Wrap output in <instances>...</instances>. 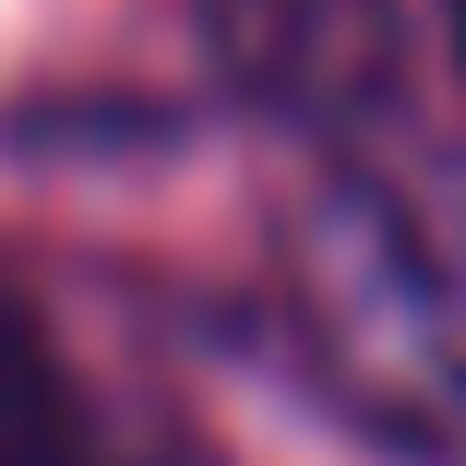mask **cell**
<instances>
[{
    "mask_svg": "<svg viewBox=\"0 0 466 466\" xmlns=\"http://www.w3.org/2000/svg\"><path fill=\"white\" fill-rule=\"evenodd\" d=\"M288 335L395 454L466 466V179L359 167L288 228Z\"/></svg>",
    "mask_w": 466,
    "mask_h": 466,
    "instance_id": "cell-1",
    "label": "cell"
},
{
    "mask_svg": "<svg viewBox=\"0 0 466 466\" xmlns=\"http://www.w3.org/2000/svg\"><path fill=\"white\" fill-rule=\"evenodd\" d=\"M454 60H466V0H454Z\"/></svg>",
    "mask_w": 466,
    "mask_h": 466,
    "instance_id": "cell-4",
    "label": "cell"
},
{
    "mask_svg": "<svg viewBox=\"0 0 466 466\" xmlns=\"http://www.w3.org/2000/svg\"><path fill=\"white\" fill-rule=\"evenodd\" d=\"M0 466H167L96 419V395L72 383V359L25 299H0Z\"/></svg>",
    "mask_w": 466,
    "mask_h": 466,
    "instance_id": "cell-3",
    "label": "cell"
},
{
    "mask_svg": "<svg viewBox=\"0 0 466 466\" xmlns=\"http://www.w3.org/2000/svg\"><path fill=\"white\" fill-rule=\"evenodd\" d=\"M204 48L263 120H299V132H347L395 96L383 0H204Z\"/></svg>",
    "mask_w": 466,
    "mask_h": 466,
    "instance_id": "cell-2",
    "label": "cell"
}]
</instances>
